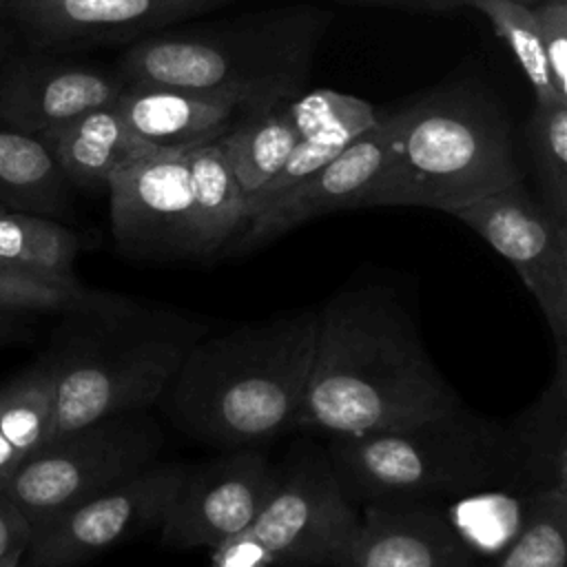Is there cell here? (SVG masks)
<instances>
[{
    "mask_svg": "<svg viewBox=\"0 0 567 567\" xmlns=\"http://www.w3.org/2000/svg\"><path fill=\"white\" fill-rule=\"evenodd\" d=\"M458 405L403 301L383 286H350L319 308L310 374L290 432L357 436Z\"/></svg>",
    "mask_w": 567,
    "mask_h": 567,
    "instance_id": "6da1fadb",
    "label": "cell"
},
{
    "mask_svg": "<svg viewBox=\"0 0 567 567\" xmlns=\"http://www.w3.org/2000/svg\"><path fill=\"white\" fill-rule=\"evenodd\" d=\"M319 310L208 330L188 348L162 396L186 436L219 447H257L288 434L301 403L317 339Z\"/></svg>",
    "mask_w": 567,
    "mask_h": 567,
    "instance_id": "7a4b0ae2",
    "label": "cell"
},
{
    "mask_svg": "<svg viewBox=\"0 0 567 567\" xmlns=\"http://www.w3.org/2000/svg\"><path fill=\"white\" fill-rule=\"evenodd\" d=\"M523 182L503 109L481 89H436L392 113V137L359 208L454 210Z\"/></svg>",
    "mask_w": 567,
    "mask_h": 567,
    "instance_id": "3957f363",
    "label": "cell"
},
{
    "mask_svg": "<svg viewBox=\"0 0 567 567\" xmlns=\"http://www.w3.org/2000/svg\"><path fill=\"white\" fill-rule=\"evenodd\" d=\"M82 310L89 317L84 334L53 359L51 439L162 401L188 348L206 332L188 317L117 295L95 292Z\"/></svg>",
    "mask_w": 567,
    "mask_h": 567,
    "instance_id": "277c9868",
    "label": "cell"
},
{
    "mask_svg": "<svg viewBox=\"0 0 567 567\" xmlns=\"http://www.w3.org/2000/svg\"><path fill=\"white\" fill-rule=\"evenodd\" d=\"M323 452L357 509L381 498L447 501L505 481L503 423L465 405L403 427L328 436Z\"/></svg>",
    "mask_w": 567,
    "mask_h": 567,
    "instance_id": "5b68a950",
    "label": "cell"
},
{
    "mask_svg": "<svg viewBox=\"0 0 567 567\" xmlns=\"http://www.w3.org/2000/svg\"><path fill=\"white\" fill-rule=\"evenodd\" d=\"M359 529L326 452L308 434L292 443L281 481L255 520L208 554V567H339Z\"/></svg>",
    "mask_w": 567,
    "mask_h": 567,
    "instance_id": "8992f818",
    "label": "cell"
},
{
    "mask_svg": "<svg viewBox=\"0 0 567 567\" xmlns=\"http://www.w3.org/2000/svg\"><path fill=\"white\" fill-rule=\"evenodd\" d=\"M164 434L146 412H124L51 439L0 485L35 527L159 461Z\"/></svg>",
    "mask_w": 567,
    "mask_h": 567,
    "instance_id": "52a82bcc",
    "label": "cell"
},
{
    "mask_svg": "<svg viewBox=\"0 0 567 567\" xmlns=\"http://www.w3.org/2000/svg\"><path fill=\"white\" fill-rule=\"evenodd\" d=\"M301 42L270 49L235 44L213 35H153L131 44L120 62L122 84H153L193 91H221L259 106L288 97L301 73Z\"/></svg>",
    "mask_w": 567,
    "mask_h": 567,
    "instance_id": "ba28073f",
    "label": "cell"
},
{
    "mask_svg": "<svg viewBox=\"0 0 567 567\" xmlns=\"http://www.w3.org/2000/svg\"><path fill=\"white\" fill-rule=\"evenodd\" d=\"M452 217L514 266L547 321L554 359H567V221L523 182L494 190Z\"/></svg>",
    "mask_w": 567,
    "mask_h": 567,
    "instance_id": "9c48e42d",
    "label": "cell"
},
{
    "mask_svg": "<svg viewBox=\"0 0 567 567\" xmlns=\"http://www.w3.org/2000/svg\"><path fill=\"white\" fill-rule=\"evenodd\" d=\"M186 463L155 461L133 476L31 527V567H75L102 551L159 529Z\"/></svg>",
    "mask_w": 567,
    "mask_h": 567,
    "instance_id": "30bf717a",
    "label": "cell"
},
{
    "mask_svg": "<svg viewBox=\"0 0 567 567\" xmlns=\"http://www.w3.org/2000/svg\"><path fill=\"white\" fill-rule=\"evenodd\" d=\"M281 465L257 447L224 450L186 465L179 487L159 525L166 549H213L246 529L275 494Z\"/></svg>",
    "mask_w": 567,
    "mask_h": 567,
    "instance_id": "8fae6325",
    "label": "cell"
},
{
    "mask_svg": "<svg viewBox=\"0 0 567 567\" xmlns=\"http://www.w3.org/2000/svg\"><path fill=\"white\" fill-rule=\"evenodd\" d=\"M188 148H155L106 182L117 246L144 259H199Z\"/></svg>",
    "mask_w": 567,
    "mask_h": 567,
    "instance_id": "7c38bea8",
    "label": "cell"
},
{
    "mask_svg": "<svg viewBox=\"0 0 567 567\" xmlns=\"http://www.w3.org/2000/svg\"><path fill=\"white\" fill-rule=\"evenodd\" d=\"M230 0H0V27L38 49L122 42Z\"/></svg>",
    "mask_w": 567,
    "mask_h": 567,
    "instance_id": "4fadbf2b",
    "label": "cell"
},
{
    "mask_svg": "<svg viewBox=\"0 0 567 567\" xmlns=\"http://www.w3.org/2000/svg\"><path fill=\"white\" fill-rule=\"evenodd\" d=\"M392 137V113L379 117V122L361 133L348 148H343L332 162L301 179L275 202L248 217L237 230L235 250L246 252L270 244L288 230L334 213L359 208V202L372 179L379 175L388 144Z\"/></svg>",
    "mask_w": 567,
    "mask_h": 567,
    "instance_id": "5bb4252c",
    "label": "cell"
},
{
    "mask_svg": "<svg viewBox=\"0 0 567 567\" xmlns=\"http://www.w3.org/2000/svg\"><path fill=\"white\" fill-rule=\"evenodd\" d=\"M339 567H478L434 498H381L359 507Z\"/></svg>",
    "mask_w": 567,
    "mask_h": 567,
    "instance_id": "9a60e30c",
    "label": "cell"
},
{
    "mask_svg": "<svg viewBox=\"0 0 567 567\" xmlns=\"http://www.w3.org/2000/svg\"><path fill=\"white\" fill-rule=\"evenodd\" d=\"M122 89L115 71L22 58L0 69V124L38 137L86 111L113 104Z\"/></svg>",
    "mask_w": 567,
    "mask_h": 567,
    "instance_id": "2e32d148",
    "label": "cell"
},
{
    "mask_svg": "<svg viewBox=\"0 0 567 567\" xmlns=\"http://www.w3.org/2000/svg\"><path fill=\"white\" fill-rule=\"evenodd\" d=\"M126 128L151 148H193L224 137L259 109L237 93L126 84L113 102Z\"/></svg>",
    "mask_w": 567,
    "mask_h": 567,
    "instance_id": "e0dca14e",
    "label": "cell"
},
{
    "mask_svg": "<svg viewBox=\"0 0 567 567\" xmlns=\"http://www.w3.org/2000/svg\"><path fill=\"white\" fill-rule=\"evenodd\" d=\"M290 111L299 128V142L281 171L257 195L244 202V221L332 162L381 117L370 102L332 89L306 93L290 102Z\"/></svg>",
    "mask_w": 567,
    "mask_h": 567,
    "instance_id": "ac0fdd59",
    "label": "cell"
},
{
    "mask_svg": "<svg viewBox=\"0 0 567 567\" xmlns=\"http://www.w3.org/2000/svg\"><path fill=\"white\" fill-rule=\"evenodd\" d=\"M503 485L545 492L567 489V359H554L543 392L503 423Z\"/></svg>",
    "mask_w": 567,
    "mask_h": 567,
    "instance_id": "d6986e66",
    "label": "cell"
},
{
    "mask_svg": "<svg viewBox=\"0 0 567 567\" xmlns=\"http://www.w3.org/2000/svg\"><path fill=\"white\" fill-rule=\"evenodd\" d=\"M38 137L66 184L84 190H106V182L115 168L155 151L126 128L115 104L86 111Z\"/></svg>",
    "mask_w": 567,
    "mask_h": 567,
    "instance_id": "ffe728a7",
    "label": "cell"
},
{
    "mask_svg": "<svg viewBox=\"0 0 567 567\" xmlns=\"http://www.w3.org/2000/svg\"><path fill=\"white\" fill-rule=\"evenodd\" d=\"M551 492L492 485L441 503L458 538L478 560V567H485L525 529Z\"/></svg>",
    "mask_w": 567,
    "mask_h": 567,
    "instance_id": "44dd1931",
    "label": "cell"
},
{
    "mask_svg": "<svg viewBox=\"0 0 567 567\" xmlns=\"http://www.w3.org/2000/svg\"><path fill=\"white\" fill-rule=\"evenodd\" d=\"M186 157L199 259H213L244 224V195L221 137L188 148Z\"/></svg>",
    "mask_w": 567,
    "mask_h": 567,
    "instance_id": "7402d4cb",
    "label": "cell"
},
{
    "mask_svg": "<svg viewBox=\"0 0 567 567\" xmlns=\"http://www.w3.org/2000/svg\"><path fill=\"white\" fill-rule=\"evenodd\" d=\"M221 140L246 202L281 171L299 142V128L284 100L252 109Z\"/></svg>",
    "mask_w": 567,
    "mask_h": 567,
    "instance_id": "603a6c76",
    "label": "cell"
},
{
    "mask_svg": "<svg viewBox=\"0 0 567 567\" xmlns=\"http://www.w3.org/2000/svg\"><path fill=\"white\" fill-rule=\"evenodd\" d=\"M0 204L53 217L66 210V179L35 135L0 124Z\"/></svg>",
    "mask_w": 567,
    "mask_h": 567,
    "instance_id": "cb8c5ba5",
    "label": "cell"
},
{
    "mask_svg": "<svg viewBox=\"0 0 567 567\" xmlns=\"http://www.w3.org/2000/svg\"><path fill=\"white\" fill-rule=\"evenodd\" d=\"M80 252V237L60 221L22 213L0 210V261L38 275L75 279L73 264Z\"/></svg>",
    "mask_w": 567,
    "mask_h": 567,
    "instance_id": "d4e9b609",
    "label": "cell"
},
{
    "mask_svg": "<svg viewBox=\"0 0 567 567\" xmlns=\"http://www.w3.org/2000/svg\"><path fill=\"white\" fill-rule=\"evenodd\" d=\"M55 365L42 361L0 385V432L27 458L53 434Z\"/></svg>",
    "mask_w": 567,
    "mask_h": 567,
    "instance_id": "484cf974",
    "label": "cell"
},
{
    "mask_svg": "<svg viewBox=\"0 0 567 567\" xmlns=\"http://www.w3.org/2000/svg\"><path fill=\"white\" fill-rule=\"evenodd\" d=\"M527 140L540 202L567 221V102H534Z\"/></svg>",
    "mask_w": 567,
    "mask_h": 567,
    "instance_id": "4316f807",
    "label": "cell"
},
{
    "mask_svg": "<svg viewBox=\"0 0 567 567\" xmlns=\"http://www.w3.org/2000/svg\"><path fill=\"white\" fill-rule=\"evenodd\" d=\"M465 7L481 11L489 20L494 33L507 44L534 91V102L563 100L551 84L538 22L532 7L512 0H465Z\"/></svg>",
    "mask_w": 567,
    "mask_h": 567,
    "instance_id": "83f0119b",
    "label": "cell"
},
{
    "mask_svg": "<svg viewBox=\"0 0 567 567\" xmlns=\"http://www.w3.org/2000/svg\"><path fill=\"white\" fill-rule=\"evenodd\" d=\"M485 567H567V489H554L525 529Z\"/></svg>",
    "mask_w": 567,
    "mask_h": 567,
    "instance_id": "f1b7e54d",
    "label": "cell"
},
{
    "mask_svg": "<svg viewBox=\"0 0 567 567\" xmlns=\"http://www.w3.org/2000/svg\"><path fill=\"white\" fill-rule=\"evenodd\" d=\"M95 292L80 286L78 279H58L16 268L0 261V310H75Z\"/></svg>",
    "mask_w": 567,
    "mask_h": 567,
    "instance_id": "f546056e",
    "label": "cell"
},
{
    "mask_svg": "<svg viewBox=\"0 0 567 567\" xmlns=\"http://www.w3.org/2000/svg\"><path fill=\"white\" fill-rule=\"evenodd\" d=\"M558 97L567 100V0H543L532 7Z\"/></svg>",
    "mask_w": 567,
    "mask_h": 567,
    "instance_id": "4dcf8cb0",
    "label": "cell"
},
{
    "mask_svg": "<svg viewBox=\"0 0 567 567\" xmlns=\"http://www.w3.org/2000/svg\"><path fill=\"white\" fill-rule=\"evenodd\" d=\"M29 538H31V525L24 520V516L0 489V556L13 549L27 551Z\"/></svg>",
    "mask_w": 567,
    "mask_h": 567,
    "instance_id": "1f68e13d",
    "label": "cell"
},
{
    "mask_svg": "<svg viewBox=\"0 0 567 567\" xmlns=\"http://www.w3.org/2000/svg\"><path fill=\"white\" fill-rule=\"evenodd\" d=\"M350 2L399 7V9H412V11H450L456 7H465V0H350Z\"/></svg>",
    "mask_w": 567,
    "mask_h": 567,
    "instance_id": "d6a6232c",
    "label": "cell"
},
{
    "mask_svg": "<svg viewBox=\"0 0 567 567\" xmlns=\"http://www.w3.org/2000/svg\"><path fill=\"white\" fill-rule=\"evenodd\" d=\"M22 458L18 456V452L11 447V443L4 439V434L0 432V485L7 481V476L18 467Z\"/></svg>",
    "mask_w": 567,
    "mask_h": 567,
    "instance_id": "836d02e7",
    "label": "cell"
},
{
    "mask_svg": "<svg viewBox=\"0 0 567 567\" xmlns=\"http://www.w3.org/2000/svg\"><path fill=\"white\" fill-rule=\"evenodd\" d=\"M20 334H22V323L9 310H0V343L16 341Z\"/></svg>",
    "mask_w": 567,
    "mask_h": 567,
    "instance_id": "e575fe53",
    "label": "cell"
},
{
    "mask_svg": "<svg viewBox=\"0 0 567 567\" xmlns=\"http://www.w3.org/2000/svg\"><path fill=\"white\" fill-rule=\"evenodd\" d=\"M22 560H24V549H13L0 556V567H20Z\"/></svg>",
    "mask_w": 567,
    "mask_h": 567,
    "instance_id": "d590c367",
    "label": "cell"
},
{
    "mask_svg": "<svg viewBox=\"0 0 567 567\" xmlns=\"http://www.w3.org/2000/svg\"><path fill=\"white\" fill-rule=\"evenodd\" d=\"M9 44H11V35H9V33H7V31L0 27V62L4 60Z\"/></svg>",
    "mask_w": 567,
    "mask_h": 567,
    "instance_id": "8d00e7d4",
    "label": "cell"
},
{
    "mask_svg": "<svg viewBox=\"0 0 567 567\" xmlns=\"http://www.w3.org/2000/svg\"><path fill=\"white\" fill-rule=\"evenodd\" d=\"M512 2H518V4H527V7H534V4H538V2H543V0H512Z\"/></svg>",
    "mask_w": 567,
    "mask_h": 567,
    "instance_id": "74e56055",
    "label": "cell"
},
{
    "mask_svg": "<svg viewBox=\"0 0 567 567\" xmlns=\"http://www.w3.org/2000/svg\"><path fill=\"white\" fill-rule=\"evenodd\" d=\"M2 208H4V206H2V204H0V210H2Z\"/></svg>",
    "mask_w": 567,
    "mask_h": 567,
    "instance_id": "f35d334b",
    "label": "cell"
},
{
    "mask_svg": "<svg viewBox=\"0 0 567 567\" xmlns=\"http://www.w3.org/2000/svg\"><path fill=\"white\" fill-rule=\"evenodd\" d=\"M29 567H31V565H29Z\"/></svg>",
    "mask_w": 567,
    "mask_h": 567,
    "instance_id": "ab89813d",
    "label": "cell"
}]
</instances>
